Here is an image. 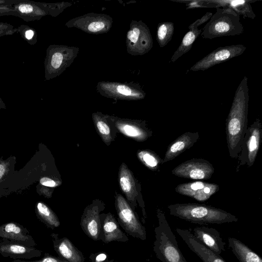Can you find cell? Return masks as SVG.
Here are the masks:
<instances>
[{
    "label": "cell",
    "mask_w": 262,
    "mask_h": 262,
    "mask_svg": "<svg viewBox=\"0 0 262 262\" xmlns=\"http://www.w3.org/2000/svg\"><path fill=\"white\" fill-rule=\"evenodd\" d=\"M249 100L248 78L245 76L236 91L226 121V134L229 156L238 158L247 128Z\"/></svg>",
    "instance_id": "6da1fadb"
},
{
    "label": "cell",
    "mask_w": 262,
    "mask_h": 262,
    "mask_svg": "<svg viewBox=\"0 0 262 262\" xmlns=\"http://www.w3.org/2000/svg\"><path fill=\"white\" fill-rule=\"evenodd\" d=\"M169 213L192 223L223 224L236 222L235 215L221 209L196 203H176L168 206Z\"/></svg>",
    "instance_id": "7a4b0ae2"
},
{
    "label": "cell",
    "mask_w": 262,
    "mask_h": 262,
    "mask_svg": "<svg viewBox=\"0 0 262 262\" xmlns=\"http://www.w3.org/2000/svg\"><path fill=\"white\" fill-rule=\"evenodd\" d=\"M158 226L155 228L153 250L162 262H187L179 248L176 237L167 221L164 212L157 211Z\"/></svg>",
    "instance_id": "3957f363"
},
{
    "label": "cell",
    "mask_w": 262,
    "mask_h": 262,
    "mask_svg": "<svg viewBox=\"0 0 262 262\" xmlns=\"http://www.w3.org/2000/svg\"><path fill=\"white\" fill-rule=\"evenodd\" d=\"M244 27L240 21V15L228 7H219L208 22L202 29L203 38L235 36L242 34Z\"/></svg>",
    "instance_id": "277c9868"
},
{
    "label": "cell",
    "mask_w": 262,
    "mask_h": 262,
    "mask_svg": "<svg viewBox=\"0 0 262 262\" xmlns=\"http://www.w3.org/2000/svg\"><path fill=\"white\" fill-rule=\"evenodd\" d=\"M262 137V124L257 118L247 128L238 157L236 172L241 166L245 165L251 167L256 158Z\"/></svg>",
    "instance_id": "5b68a950"
},
{
    "label": "cell",
    "mask_w": 262,
    "mask_h": 262,
    "mask_svg": "<svg viewBox=\"0 0 262 262\" xmlns=\"http://www.w3.org/2000/svg\"><path fill=\"white\" fill-rule=\"evenodd\" d=\"M127 53L132 55H143L152 48L153 40L148 26L142 20H133L127 32Z\"/></svg>",
    "instance_id": "8992f818"
},
{
    "label": "cell",
    "mask_w": 262,
    "mask_h": 262,
    "mask_svg": "<svg viewBox=\"0 0 262 262\" xmlns=\"http://www.w3.org/2000/svg\"><path fill=\"white\" fill-rule=\"evenodd\" d=\"M115 206L118 222L125 232L133 237L145 240L146 231L145 227L125 199L119 194L116 195Z\"/></svg>",
    "instance_id": "52a82bcc"
},
{
    "label": "cell",
    "mask_w": 262,
    "mask_h": 262,
    "mask_svg": "<svg viewBox=\"0 0 262 262\" xmlns=\"http://www.w3.org/2000/svg\"><path fill=\"white\" fill-rule=\"evenodd\" d=\"M97 92L107 98L127 100L143 99L146 93L137 83L100 81L96 86Z\"/></svg>",
    "instance_id": "ba28073f"
},
{
    "label": "cell",
    "mask_w": 262,
    "mask_h": 262,
    "mask_svg": "<svg viewBox=\"0 0 262 262\" xmlns=\"http://www.w3.org/2000/svg\"><path fill=\"white\" fill-rule=\"evenodd\" d=\"M113 23V18L109 15L90 13L70 20L66 26L76 28L87 33L98 34L109 31Z\"/></svg>",
    "instance_id": "9c48e42d"
},
{
    "label": "cell",
    "mask_w": 262,
    "mask_h": 262,
    "mask_svg": "<svg viewBox=\"0 0 262 262\" xmlns=\"http://www.w3.org/2000/svg\"><path fill=\"white\" fill-rule=\"evenodd\" d=\"M214 168L209 161L202 158H193L176 166L172 170L174 176L192 180H208L211 178Z\"/></svg>",
    "instance_id": "30bf717a"
},
{
    "label": "cell",
    "mask_w": 262,
    "mask_h": 262,
    "mask_svg": "<svg viewBox=\"0 0 262 262\" xmlns=\"http://www.w3.org/2000/svg\"><path fill=\"white\" fill-rule=\"evenodd\" d=\"M246 47L243 45H232L221 47L213 50L192 66V71H205L220 63L242 55Z\"/></svg>",
    "instance_id": "8fae6325"
},
{
    "label": "cell",
    "mask_w": 262,
    "mask_h": 262,
    "mask_svg": "<svg viewBox=\"0 0 262 262\" xmlns=\"http://www.w3.org/2000/svg\"><path fill=\"white\" fill-rule=\"evenodd\" d=\"M219 190V186L214 183L203 181L190 182L179 184L175 188L177 193L189 196L199 202L208 200Z\"/></svg>",
    "instance_id": "7c38bea8"
},
{
    "label": "cell",
    "mask_w": 262,
    "mask_h": 262,
    "mask_svg": "<svg viewBox=\"0 0 262 262\" xmlns=\"http://www.w3.org/2000/svg\"><path fill=\"white\" fill-rule=\"evenodd\" d=\"M175 231L203 262H226L220 255L215 253L199 241L188 229L176 228Z\"/></svg>",
    "instance_id": "4fadbf2b"
},
{
    "label": "cell",
    "mask_w": 262,
    "mask_h": 262,
    "mask_svg": "<svg viewBox=\"0 0 262 262\" xmlns=\"http://www.w3.org/2000/svg\"><path fill=\"white\" fill-rule=\"evenodd\" d=\"M212 15V13L207 12L201 18L196 19L188 26V31L184 36L180 46L171 56L169 62H175L191 49L193 42L202 32V29H199L198 27L209 20Z\"/></svg>",
    "instance_id": "5bb4252c"
},
{
    "label": "cell",
    "mask_w": 262,
    "mask_h": 262,
    "mask_svg": "<svg viewBox=\"0 0 262 262\" xmlns=\"http://www.w3.org/2000/svg\"><path fill=\"white\" fill-rule=\"evenodd\" d=\"M42 252L34 247L27 246L8 239L0 242V254L4 257L15 259L39 257Z\"/></svg>",
    "instance_id": "9a60e30c"
},
{
    "label": "cell",
    "mask_w": 262,
    "mask_h": 262,
    "mask_svg": "<svg viewBox=\"0 0 262 262\" xmlns=\"http://www.w3.org/2000/svg\"><path fill=\"white\" fill-rule=\"evenodd\" d=\"M100 209L97 205H90L84 211L80 226L84 233L94 241H99L101 232Z\"/></svg>",
    "instance_id": "2e32d148"
},
{
    "label": "cell",
    "mask_w": 262,
    "mask_h": 262,
    "mask_svg": "<svg viewBox=\"0 0 262 262\" xmlns=\"http://www.w3.org/2000/svg\"><path fill=\"white\" fill-rule=\"evenodd\" d=\"M101 232L100 240L104 243L112 242H127L129 238L120 227L114 216L111 213L100 215Z\"/></svg>",
    "instance_id": "e0dca14e"
},
{
    "label": "cell",
    "mask_w": 262,
    "mask_h": 262,
    "mask_svg": "<svg viewBox=\"0 0 262 262\" xmlns=\"http://www.w3.org/2000/svg\"><path fill=\"white\" fill-rule=\"evenodd\" d=\"M193 235L206 247L220 255L225 251L226 243L215 229L205 226L189 228Z\"/></svg>",
    "instance_id": "ac0fdd59"
},
{
    "label": "cell",
    "mask_w": 262,
    "mask_h": 262,
    "mask_svg": "<svg viewBox=\"0 0 262 262\" xmlns=\"http://www.w3.org/2000/svg\"><path fill=\"white\" fill-rule=\"evenodd\" d=\"M51 237L54 250L59 256L69 262H85L82 253L67 237L52 233Z\"/></svg>",
    "instance_id": "d6986e66"
},
{
    "label": "cell",
    "mask_w": 262,
    "mask_h": 262,
    "mask_svg": "<svg viewBox=\"0 0 262 262\" xmlns=\"http://www.w3.org/2000/svg\"><path fill=\"white\" fill-rule=\"evenodd\" d=\"M0 237L27 246L34 247L36 245L27 229L13 222L0 226Z\"/></svg>",
    "instance_id": "ffe728a7"
},
{
    "label": "cell",
    "mask_w": 262,
    "mask_h": 262,
    "mask_svg": "<svg viewBox=\"0 0 262 262\" xmlns=\"http://www.w3.org/2000/svg\"><path fill=\"white\" fill-rule=\"evenodd\" d=\"M199 137L198 132H187L183 133L168 145L163 159L164 163L175 159L190 148L198 141Z\"/></svg>",
    "instance_id": "44dd1931"
},
{
    "label": "cell",
    "mask_w": 262,
    "mask_h": 262,
    "mask_svg": "<svg viewBox=\"0 0 262 262\" xmlns=\"http://www.w3.org/2000/svg\"><path fill=\"white\" fill-rule=\"evenodd\" d=\"M256 1L252 0H205L206 8L228 7L233 10L244 18L254 19V13L251 4Z\"/></svg>",
    "instance_id": "7402d4cb"
},
{
    "label": "cell",
    "mask_w": 262,
    "mask_h": 262,
    "mask_svg": "<svg viewBox=\"0 0 262 262\" xmlns=\"http://www.w3.org/2000/svg\"><path fill=\"white\" fill-rule=\"evenodd\" d=\"M57 49L52 55L50 63L54 70L61 73L73 63L79 49L75 47L62 46Z\"/></svg>",
    "instance_id": "603a6c76"
},
{
    "label": "cell",
    "mask_w": 262,
    "mask_h": 262,
    "mask_svg": "<svg viewBox=\"0 0 262 262\" xmlns=\"http://www.w3.org/2000/svg\"><path fill=\"white\" fill-rule=\"evenodd\" d=\"M229 247L240 262H262L261 257L239 240L228 238Z\"/></svg>",
    "instance_id": "cb8c5ba5"
},
{
    "label": "cell",
    "mask_w": 262,
    "mask_h": 262,
    "mask_svg": "<svg viewBox=\"0 0 262 262\" xmlns=\"http://www.w3.org/2000/svg\"><path fill=\"white\" fill-rule=\"evenodd\" d=\"M119 182L120 188L127 199L133 201L137 194L135 183L130 171L124 163L120 167Z\"/></svg>",
    "instance_id": "d4e9b609"
},
{
    "label": "cell",
    "mask_w": 262,
    "mask_h": 262,
    "mask_svg": "<svg viewBox=\"0 0 262 262\" xmlns=\"http://www.w3.org/2000/svg\"><path fill=\"white\" fill-rule=\"evenodd\" d=\"M115 125L123 135L138 141H144L148 137V133L137 125L124 121H117Z\"/></svg>",
    "instance_id": "484cf974"
},
{
    "label": "cell",
    "mask_w": 262,
    "mask_h": 262,
    "mask_svg": "<svg viewBox=\"0 0 262 262\" xmlns=\"http://www.w3.org/2000/svg\"><path fill=\"white\" fill-rule=\"evenodd\" d=\"M36 213L40 220L51 229L53 230L60 226V222L57 215L44 203H37Z\"/></svg>",
    "instance_id": "4316f807"
},
{
    "label": "cell",
    "mask_w": 262,
    "mask_h": 262,
    "mask_svg": "<svg viewBox=\"0 0 262 262\" xmlns=\"http://www.w3.org/2000/svg\"><path fill=\"white\" fill-rule=\"evenodd\" d=\"M174 32V24L171 21H164L158 25L156 39L161 48L166 46L171 40Z\"/></svg>",
    "instance_id": "83f0119b"
},
{
    "label": "cell",
    "mask_w": 262,
    "mask_h": 262,
    "mask_svg": "<svg viewBox=\"0 0 262 262\" xmlns=\"http://www.w3.org/2000/svg\"><path fill=\"white\" fill-rule=\"evenodd\" d=\"M138 157L146 167L152 170H157L160 166L164 163L163 160L158 155L148 150L139 151Z\"/></svg>",
    "instance_id": "f1b7e54d"
},
{
    "label": "cell",
    "mask_w": 262,
    "mask_h": 262,
    "mask_svg": "<svg viewBox=\"0 0 262 262\" xmlns=\"http://www.w3.org/2000/svg\"><path fill=\"white\" fill-rule=\"evenodd\" d=\"M95 126L103 141L107 144L112 140L110 128L107 124L97 114H93Z\"/></svg>",
    "instance_id": "f546056e"
},
{
    "label": "cell",
    "mask_w": 262,
    "mask_h": 262,
    "mask_svg": "<svg viewBox=\"0 0 262 262\" xmlns=\"http://www.w3.org/2000/svg\"><path fill=\"white\" fill-rule=\"evenodd\" d=\"M11 262H69L60 257L52 256L48 253H45L43 257L40 259L34 261H25L20 259H15Z\"/></svg>",
    "instance_id": "4dcf8cb0"
},
{
    "label": "cell",
    "mask_w": 262,
    "mask_h": 262,
    "mask_svg": "<svg viewBox=\"0 0 262 262\" xmlns=\"http://www.w3.org/2000/svg\"><path fill=\"white\" fill-rule=\"evenodd\" d=\"M40 183L43 186L50 187H55L59 185V183H57L54 180L47 177L41 178L40 180Z\"/></svg>",
    "instance_id": "1f68e13d"
},
{
    "label": "cell",
    "mask_w": 262,
    "mask_h": 262,
    "mask_svg": "<svg viewBox=\"0 0 262 262\" xmlns=\"http://www.w3.org/2000/svg\"><path fill=\"white\" fill-rule=\"evenodd\" d=\"M107 258L106 254L103 252L96 254L94 258L90 256L92 262H105Z\"/></svg>",
    "instance_id": "d6a6232c"
},
{
    "label": "cell",
    "mask_w": 262,
    "mask_h": 262,
    "mask_svg": "<svg viewBox=\"0 0 262 262\" xmlns=\"http://www.w3.org/2000/svg\"><path fill=\"white\" fill-rule=\"evenodd\" d=\"M18 9L22 13H29L33 11V8L29 4H22L19 6Z\"/></svg>",
    "instance_id": "836d02e7"
},
{
    "label": "cell",
    "mask_w": 262,
    "mask_h": 262,
    "mask_svg": "<svg viewBox=\"0 0 262 262\" xmlns=\"http://www.w3.org/2000/svg\"><path fill=\"white\" fill-rule=\"evenodd\" d=\"M33 35H34V32L32 30H27L25 33L26 37L28 39H31L32 38V37L33 36Z\"/></svg>",
    "instance_id": "e575fe53"
},
{
    "label": "cell",
    "mask_w": 262,
    "mask_h": 262,
    "mask_svg": "<svg viewBox=\"0 0 262 262\" xmlns=\"http://www.w3.org/2000/svg\"><path fill=\"white\" fill-rule=\"evenodd\" d=\"M5 172V168L4 166L0 164V179L2 177V176L4 175Z\"/></svg>",
    "instance_id": "d590c367"
}]
</instances>
